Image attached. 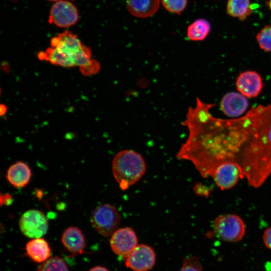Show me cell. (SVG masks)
<instances>
[{"label": "cell", "mask_w": 271, "mask_h": 271, "mask_svg": "<svg viewBox=\"0 0 271 271\" xmlns=\"http://www.w3.org/2000/svg\"><path fill=\"white\" fill-rule=\"evenodd\" d=\"M201 266L196 257L186 258L179 271H201Z\"/></svg>", "instance_id": "obj_23"}, {"label": "cell", "mask_w": 271, "mask_h": 271, "mask_svg": "<svg viewBox=\"0 0 271 271\" xmlns=\"http://www.w3.org/2000/svg\"><path fill=\"white\" fill-rule=\"evenodd\" d=\"M213 229L222 240L228 242H237L245 234V226L240 217L235 214L220 215L214 221Z\"/></svg>", "instance_id": "obj_5"}, {"label": "cell", "mask_w": 271, "mask_h": 271, "mask_svg": "<svg viewBox=\"0 0 271 271\" xmlns=\"http://www.w3.org/2000/svg\"><path fill=\"white\" fill-rule=\"evenodd\" d=\"M162 3L168 11L180 15L186 8L187 0H162Z\"/></svg>", "instance_id": "obj_22"}, {"label": "cell", "mask_w": 271, "mask_h": 271, "mask_svg": "<svg viewBox=\"0 0 271 271\" xmlns=\"http://www.w3.org/2000/svg\"><path fill=\"white\" fill-rule=\"evenodd\" d=\"M51 46L71 58L75 66H85L92 60L90 48L84 45L76 35L68 30L53 37Z\"/></svg>", "instance_id": "obj_3"}, {"label": "cell", "mask_w": 271, "mask_h": 271, "mask_svg": "<svg viewBox=\"0 0 271 271\" xmlns=\"http://www.w3.org/2000/svg\"><path fill=\"white\" fill-rule=\"evenodd\" d=\"M78 19L76 6L68 1L60 0L52 6L48 22L59 27L67 28L75 25Z\"/></svg>", "instance_id": "obj_7"}, {"label": "cell", "mask_w": 271, "mask_h": 271, "mask_svg": "<svg viewBox=\"0 0 271 271\" xmlns=\"http://www.w3.org/2000/svg\"><path fill=\"white\" fill-rule=\"evenodd\" d=\"M90 220L93 227L98 233L103 236H109L117 230L120 216L114 205L104 204L93 210Z\"/></svg>", "instance_id": "obj_4"}, {"label": "cell", "mask_w": 271, "mask_h": 271, "mask_svg": "<svg viewBox=\"0 0 271 271\" xmlns=\"http://www.w3.org/2000/svg\"><path fill=\"white\" fill-rule=\"evenodd\" d=\"M37 271H69V269L63 259L54 256L43 262Z\"/></svg>", "instance_id": "obj_20"}, {"label": "cell", "mask_w": 271, "mask_h": 271, "mask_svg": "<svg viewBox=\"0 0 271 271\" xmlns=\"http://www.w3.org/2000/svg\"><path fill=\"white\" fill-rule=\"evenodd\" d=\"M248 101L245 96L235 92L225 94L220 101L222 112L229 117H236L242 114L247 109Z\"/></svg>", "instance_id": "obj_12"}, {"label": "cell", "mask_w": 271, "mask_h": 271, "mask_svg": "<svg viewBox=\"0 0 271 271\" xmlns=\"http://www.w3.org/2000/svg\"><path fill=\"white\" fill-rule=\"evenodd\" d=\"M138 238L135 232L128 227L117 229L112 235L110 244L116 254L126 257L137 246Z\"/></svg>", "instance_id": "obj_9"}, {"label": "cell", "mask_w": 271, "mask_h": 271, "mask_svg": "<svg viewBox=\"0 0 271 271\" xmlns=\"http://www.w3.org/2000/svg\"><path fill=\"white\" fill-rule=\"evenodd\" d=\"M243 177L241 168L234 162L219 165L212 176L216 185L222 190L232 188Z\"/></svg>", "instance_id": "obj_10"}, {"label": "cell", "mask_w": 271, "mask_h": 271, "mask_svg": "<svg viewBox=\"0 0 271 271\" xmlns=\"http://www.w3.org/2000/svg\"><path fill=\"white\" fill-rule=\"evenodd\" d=\"M146 169V165L143 157L131 150L119 151L112 162L113 177L123 190L137 182L145 174Z\"/></svg>", "instance_id": "obj_2"}, {"label": "cell", "mask_w": 271, "mask_h": 271, "mask_svg": "<svg viewBox=\"0 0 271 271\" xmlns=\"http://www.w3.org/2000/svg\"><path fill=\"white\" fill-rule=\"evenodd\" d=\"M235 85L237 90L246 97L254 98L261 92L263 83L261 76L254 71H245L238 76Z\"/></svg>", "instance_id": "obj_11"}, {"label": "cell", "mask_w": 271, "mask_h": 271, "mask_svg": "<svg viewBox=\"0 0 271 271\" xmlns=\"http://www.w3.org/2000/svg\"><path fill=\"white\" fill-rule=\"evenodd\" d=\"M48 1H50V2H57L58 1H60V0H47Z\"/></svg>", "instance_id": "obj_30"}, {"label": "cell", "mask_w": 271, "mask_h": 271, "mask_svg": "<svg viewBox=\"0 0 271 271\" xmlns=\"http://www.w3.org/2000/svg\"><path fill=\"white\" fill-rule=\"evenodd\" d=\"M4 203L9 204V202L10 203L12 202V197L11 196H10L9 194H5L4 196Z\"/></svg>", "instance_id": "obj_27"}, {"label": "cell", "mask_w": 271, "mask_h": 271, "mask_svg": "<svg viewBox=\"0 0 271 271\" xmlns=\"http://www.w3.org/2000/svg\"><path fill=\"white\" fill-rule=\"evenodd\" d=\"M211 26L208 21L203 19H197L190 24L187 29V36L192 41H202L208 35Z\"/></svg>", "instance_id": "obj_19"}, {"label": "cell", "mask_w": 271, "mask_h": 271, "mask_svg": "<svg viewBox=\"0 0 271 271\" xmlns=\"http://www.w3.org/2000/svg\"><path fill=\"white\" fill-rule=\"evenodd\" d=\"M38 57L41 60L49 61L52 64L65 67L75 66L72 59L58 50L55 47L51 46L44 51L40 52Z\"/></svg>", "instance_id": "obj_17"}, {"label": "cell", "mask_w": 271, "mask_h": 271, "mask_svg": "<svg viewBox=\"0 0 271 271\" xmlns=\"http://www.w3.org/2000/svg\"><path fill=\"white\" fill-rule=\"evenodd\" d=\"M267 5L269 9V10L271 11V0H268L267 2Z\"/></svg>", "instance_id": "obj_29"}, {"label": "cell", "mask_w": 271, "mask_h": 271, "mask_svg": "<svg viewBox=\"0 0 271 271\" xmlns=\"http://www.w3.org/2000/svg\"><path fill=\"white\" fill-rule=\"evenodd\" d=\"M0 108L1 115H3L5 114L7 111V107L5 106V105L2 104H1Z\"/></svg>", "instance_id": "obj_28"}, {"label": "cell", "mask_w": 271, "mask_h": 271, "mask_svg": "<svg viewBox=\"0 0 271 271\" xmlns=\"http://www.w3.org/2000/svg\"><path fill=\"white\" fill-rule=\"evenodd\" d=\"M61 241L65 248L72 253H82L85 242L82 231L77 227L71 226L63 232Z\"/></svg>", "instance_id": "obj_14"}, {"label": "cell", "mask_w": 271, "mask_h": 271, "mask_svg": "<svg viewBox=\"0 0 271 271\" xmlns=\"http://www.w3.org/2000/svg\"><path fill=\"white\" fill-rule=\"evenodd\" d=\"M263 241L265 245L271 249V227L267 228L264 232Z\"/></svg>", "instance_id": "obj_25"}, {"label": "cell", "mask_w": 271, "mask_h": 271, "mask_svg": "<svg viewBox=\"0 0 271 271\" xmlns=\"http://www.w3.org/2000/svg\"><path fill=\"white\" fill-rule=\"evenodd\" d=\"M89 271H108L105 267L101 266H96L91 268Z\"/></svg>", "instance_id": "obj_26"}, {"label": "cell", "mask_w": 271, "mask_h": 271, "mask_svg": "<svg viewBox=\"0 0 271 271\" xmlns=\"http://www.w3.org/2000/svg\"><path fill=\"white\" fill-rule=\"evenodd\" d=\"M215 104L196 98L182 125L188 130L176 157L189 161L203 178L212 177L226 162L242 165L253 159L271 142V104L259 105L234 119L213 116Z\"/></svg>", "instance_id": "obj_1"}, {"label": "cell", "mask_w": 271, "mask_h": 271, "mask_svg": "<svg viewBox=\"0 0 271 271\" xmlns=\"http://www.w3.org/2000/svg\"><path fill=\"white\" fill-rule=\"evenodd\" d=\"M156 254L153 249L139 244L126 256V265L134 271H148L155 265Z\"/></svg>", "instance_id": "obj_8"}, {"label": "cell", "mask_w": 271, "mask_h": 271, "mask_svg": "<svg viewBox=\"0 0 271 271\" xmlns=\"http://www.w3.org/2000/svg\"><path fill=\"white\" fill-rule=\"evenodd\" d=\"M22 233L31 238H40L46 234L48 229L47 219L43 212L31 209L24 213L19 220Z\"/></svg>", "instance_id": "obj_6"}, {"label": "cell", "mask_w": 271, "mask_h": 271, "mask_svg": "<svg viewBox=\"0 0 271 271\" xmlns=\"http://www.w3.org/2000/svg\"><path fill=\"white\" fill-rule=\"evenodd\" d=\"M226 12L230 16L243 21L252 12L250 0H228Z\"/></svg>", "instance_id": "obj_18"}, {"label": "cell", "mask_w": 271, "mask_h": 271, "mask_svg": "<svg viewBox=\"0 0 271 271\" xmlns=\"http://www.w3.org/2000/svg\"><path fill=\"white\" fill-rule=\"evenodd\" d=\"M26 253L34 261L43 262L48 259L51 248L47 241L42 238H33L26 244Z\"/></svg>", "instance_id": "obj_16"}, {"label": "cell", "mask_w": 271, "mask_h": 271, "mask_svg": "<svg viewBox=\"0 0 271 271\" xmlns=\"http://www.w3.org/2000/svg\"><path fill=\"white\" fill-rule=\"evenodd\" d=\"M126 4L131 15L145 18L153 15L157 11L160 0H126Z\"/></svg>", "instance_id": "obj_15"}, {"label": "cell", "mask_w": 271, "mask_h": 271, "mask_svg": "<svg viewBox=\"0 0 271 271\" xmlns=\"http://www.w3.org/2000/svg\"><path fill=\"white\" fill-rule=\"evenodd\" d=\"M100 69L99 63L97 61L92 59L89 64L80 67L81 72L85 76L95 74L100 70Z\"/></svg>", "instance_id": "obj_24"}, {"label": "cell", "mask_w": 271, "mask_h": 271, "mask_svg": "<svg viewBox=\"0 0 271 271\" xmlns=\"http://www.w3.org/2000/svg\"><path fill=\"white\" fill-rule=\"evenodd\" d=\"M256 38L260 49L271 52V25L263 27L257 34Z\"/></svg>", "instance_id": "obj_21"}, {"label": "cell", "mask_w": 271, "mask_h": 271, "mask_svg": "<svg viewBox=\"0 0 271 271\" xmlns=\"http://www.w3.org/2000/svg\"><path fill=\"white\" fill-rule=\"evenodd\" d=\"M32 176L29 166L22 162H17L8 169L6 177L9 183L16 188L25 187L29 182Z\"/></svg>", "instance_id": "obj_13"}]
</instances>
